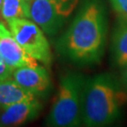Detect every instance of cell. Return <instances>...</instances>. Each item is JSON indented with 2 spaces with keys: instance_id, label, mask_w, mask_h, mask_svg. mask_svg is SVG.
Segmentation results:
<instances>
[{
  "instance_id": "1",
  "label": "cell",
  "mask_w": 127,
  "mask_h": 127,
  "mask_svg": "<svg viewBox=\"0 0 127 127\" xmlns=\"http://www.w3.org/2000/svg\"><path fill=\"white\" fill-rule=\"evenodd\" d=\"M106 31V12L102 1L85 0L58 41V50L75 64H95L104 55Z\"/></svg>"
},
{
  "instance_id": "2",
  "label": "cell",
  "mask_w": 127,
  "mask_h": 127,
  "mask_svg": "<svg viewBox=\"0 0 127 127\" xmlns=\"http://www.w3.org/2000/svg\"><path fill=\"white\" fill-rule=\"evenodd\" d=\"M127 93L111 74L101 73L86 79L83 89L82 124L89 127L109 125L121 116Z\"/></svg>"
},
{
  "instance_id": "3",
  "label": "cell",
  "mask_w": 127,
  "mask_h": 127,
  "mask_svg": "<svg viewBox=\"0 0 127 127\" xmlns=\"http://www.w3.org/2000/svg\"><path fill=\"white\" fill-rule=\"evenodd\" d=\"M85 77L69 73L60 78L45 124L52 127H74L82 124V100Z\"/></svg>"
},
{
  "instance_id": "4",
  "label": "cell",
  "mask_w": 127,
  "mask_h": 127,
  "mask_svg": "<svg viewBox=\"0 0 127 127\" xmlns=\"http://www.w3.org/2000/svg\"><path fill=\"white\" fill-rule=\"evenodd\" d=\"M10 32L24 50L32 58L50 66L52 52L44 31L28 18L14 19L7 23Z\"/></svg>"
},
{
  "instance_id": "5",
  "label": "cell",
  "mask_w": 127,
  "mask_h": 127,
  "mask_svg": "<svg viewBox=\"0 0 127 127\" xmlns=\"http://www.w3.org/2000/svg\"><path fill=\"white\" fill-rule=\"evenodd\" d=\"M78 2L79 0H32L30 19L44 33L52 36L61 29Z\"/></svg>"
},
{
  "instance_id": "6",
  "label": "cell",
  "mask_w": 127,
  "mask_h": 127,
  "mask_svg": "<svg viewBox=\"0 0 127 127\" xmlns=\"http://www.w3.org/2000/svg\"><path fill=\"white\" fill-rule=\"evenodd\" d=\"M0 56L11 69L36 66L38 60L32 58L15 40L7 26L0 22Z\"/></svg>"
},
{
  "instance_id": "7",
  "label": "cell",
  "mask_w": 127,
  "mask_h": 127,
  "mask_svg": "<svg viewBox=\"0 0 127 127\" xmlns=\"http://www.w3.org/2000/svg\"><path fill=\"white\" fill-rule=\"evenodd\" d=\"M11 79L35 95L47 91L51 86V79L47 70L39 64L14 69Z\"/></svg>"
},
{
  "instance_id": "8",
  "label": "cell",
  "mask_w": 127,
  "mask_h": 127,
  "mask_svg": "<svg viewBox=\"0 0 127 127\" xmlns=\"http://www.w3.org/2000/svg\"><path fill=\"white\" fill-rule=\"evenodd\" d=\"M41 107V104L36 98L2 107L0 112V126H19L28 123L39 115Z\"/></svg>"
},
{
  "instance_id": "9",
  "label": "cell",
  "mask_w": 127,
  "mask_h": 127,
  "mask_svg": "<svg viewBox=\"0 0 127 127\" xmlns=\"http://www.w3.org/2000/svg\"><path fill=\"white\" fill-rule=\"evenodd\" d=\"M112 56L116 64L122 67L127 62V15L119 14L115 25L112 44Z\"/></svg>"
},
{
  "instance_id": "10",
  "label": "cell",
  "mask_w": 127,
  "mask_h": 127,
  "mask_svg": "<svg viewBox=\"0 0 127 127\" xmlns=\"http://www.w3.org/2000/svg\"><path fill=\"white\" fill-rule=\"evenodd\" d=\"M34 98H36L35 94L25 90L11 78L0 81V107L1 108L19 102L31 100Z\"/></svg>"
},
{
  "instance_id": "11",
  "label": "cell",
  "mask_w": 127,
  "mask_h": 127,
  "mask_svg": "<svg viewBox=\"0 0 127 127\" xmlns=\"http://www.w3.org/2000/svg\"><path fill=\"white\" fill-rule=\"evenodd\" d=\"M0 14L6 23L14 19H30V2L27 0H4Z\"/></svg>"
},
{
  "instance_id": "12",
  "label": "cell",
  "mask_w": 127,
  "mask_h": 127,
  "mask_svg": "<svg viewBox=\"0 0 127 127\" xmlns=\"http://www.w3.org/2000/svg\"><path fill=\"white\" fill-rule=\"evenodd\" d=\"M13 69H11L0 56V81L11 78Z\"/></svg>"
},
{
  "instance_id": "13",
  "label": "cell",
  "mask_w": 127,
  "mask_h": 127,
  "mask_svg": "<svg viewBox=\"0 0 127 127\" xmlns=\"http://www.w3.org/2000/svg\"><path fill=\"white\" fill-rule=\"evenodd\" d=\"M114 10L118 14L127 15V0H109Z\"/></svg>"
},
{
  "instance_id": "14",
  "label": "cell",
  "mask_w": 127,
  "mask_h": 127,
  "mask_svg": "<svg viewBox=\"0 0 127 127\" xmlns=\"http://www.w3.org/2000/svg\"><path fill=\"white\" fill-rule=\"evenodd\" d=\"M121 85L123 86V90L127 93V62L122 66V73H121Z\"/></svg>"
},
{
  "instance_id": "15",
  "label": "cell",
  "mask_w": 127,
  "mask_h": 127,
  "mask_svg": "<svg viewBox=\"0 0 127 127\" xmlns=\"http://www.w3.org/2000/svg\"><path fill=\"white\" fill-rule=\"evenodd\" d=\"M3 1L4 0H0V10H1V7H2V4H3Z\"/></svg>"
},
{
  "instance_id": "16",
  "label": "cell",
  "mask_w": 127,
  "mask_h": 127,
  "mask_svg": "<svg viewBox=\"0 0 127 127\" xmlns=\"http://www.w3.org/2000/svg\"><path fill=\"white\" fill-rule=\"evenodd\" d=\"M27 1H28V2H31L32 0H27Z\"/></svg>"
},
{
  "instance_id": "17",
  "label": "cell",
  "mask_w": 127,
  "mask_h": 127,
  "mask_svg": "<svg viewBox=\"0 0 127 127\" xmlns=\"http://www.w3.org/2000/svg\"><path fill=\"white\" fill-rule=\"evenodd\" d=\"M0 112H1V107H0Z\"/></svg>"
}]
</instances>
